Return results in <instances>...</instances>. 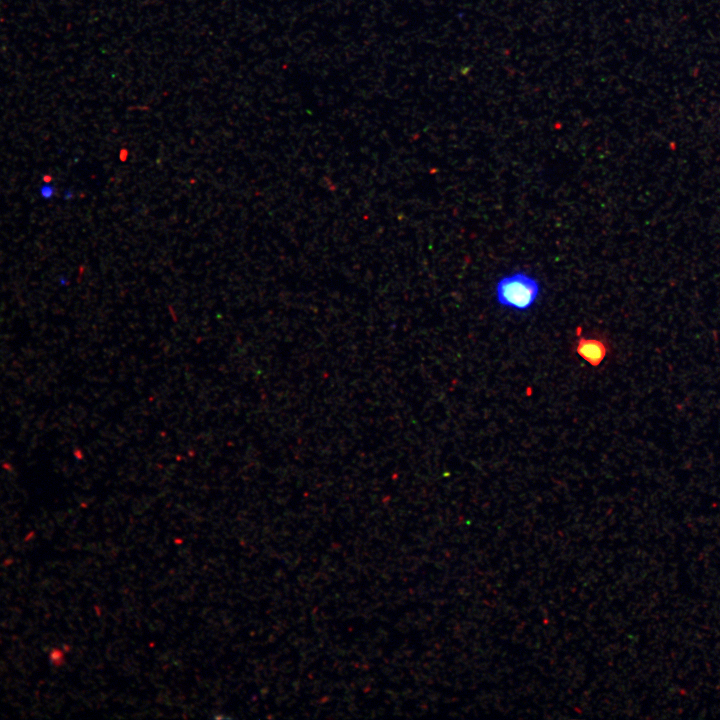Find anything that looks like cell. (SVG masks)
<instances>
[{"label":"cell","mask_w":720,"mask_h":720,"mask_svg":"<svg viewBox=\"0 0 720 720\" xmlns=\"http://www.w3.org/2000/svg\"><path fill=\"white\" fill-rule=\"evenodd\" d=\"M72 195H73L72 191H66V192H64V197H65L66 199H70V198L72 197Z\"/></svg>","instance_id":"4"},{"label":"cell","mask_w":720,"mask_h":720,"mask_svg":"<svg viewBox=\"0 0 720 720\" xmlns=\"http://www.w3.org/2000/svg\"><path fill=\"white\" fill-rule=\"evenodd\" d=\"M54 193H55V188L50 183H46V184L42 185L39 189V194L44 199L52 198Z\"/></svg>","instance_id":"3"},{"label":"cell","mask_w":720,"mask_h":720,"mask_svg":"<svg viewBox=\"0 0 720 720\" xmlns=\"http://www.w3.org/2000/svg\"><path fill=\"white\" fill-rule=\"evenodd\" d=\"M574 352L589 365L598 367L610 353V343L600 333L578 335Z\"/></svg>","instance_id":"2"},{"label":"cell","mask_w":720,"mask_h":720,"mask_svg":"<svg viewBox=\"0 0 720 720\" xmlns=\"http://www.w3.org/2000/svg\"><path fill=\"white\" fill-rule=\"evenodd\" d=\"M541 289L536 277L525 271H515L498 279L495 285V297L502 307L525 311L536 303Z\"/></svg>","instance_id":"1"}]
</instances>
